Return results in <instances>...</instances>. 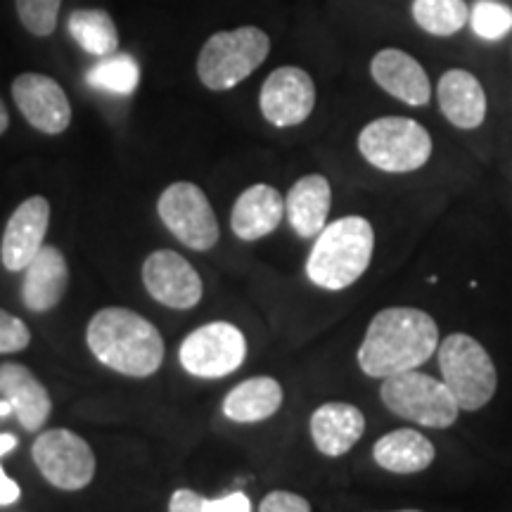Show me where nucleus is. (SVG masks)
I'll list each match as a JSON object with an SVG mask.
<instances>
[{
	"label": "nucleus",
	"instance_id": "nucleus-29",
	"mask_svg": "<svg viewBox=\"0 0 512 512\" xmlns=\"http://www.w3.org/2000/svg\"><path fill=\"white\" fill-rule=\"evenodd\" d=\"M31 342V332L22 318L0 309V354H17Z\"/></svg>",
	"mask_w": 512,
	"mask_h": 512
},
{
	"label": "nucleus",
	"instance_id": "nucleus-31",
	"mask_svg": "<svg viewBox=\"0 0 512 512\" xmlns=\"http://www.w3.org/2000/svg\"><path fill=\"white\" fill-rule=\"evenodd\" d=\"M15 446H17L15 434H10V432L0 434V458H3L5 453H10ZM19 496H22V489H19V484L12 482V479L8 477V472H5L3 465H0V505L17 503Z\"/></svg>",
	"mask_w": 512,
	"mask_h": 512
},
{
	"label": "nucleus",
	"instance_id": "nucleus-26",
	"mask_svg": "<svg viewBox=\"0 0 512 512\" xmlns=\"http://www.w3.org/2000/svg\"><path fill=\"white\" fill-rule=\"evenodd\" d=\"M140 64L131 55L114 53L100 57V62L88 72V83L102 93L131 95L138 88Z\"/></svg>",
	"mask_w": 512,
	"mask_h": 512
},
{
	"label": "nucleus",
	"instance_id": "nucleus-24",
	"mask_svg": "<svg viewBox=\"0 0 512 512\" xmlns=\"http://www.w3.org/2000/svg\"><path fill=\"white\" fill-rule=\"evenodd\" d=\"M69 34L79 46L93 57H110L119 50L117 24L112 15L100 8L72 10L67 19Z\"/></svg>",
	"mask_w": 512,
	"mask_h": 512
},
{
	"label": "nucleus",
	"instance_id": "nucleus-36",
	"mask_svg": "<svg viewBox=\"0 0 512 512\" xmlns=\"http://www.w3.org/2000/svg\"><path fill=\"white\" fill-rule=\"evenodd\" d=\"M396 512H422V510H396Z\"/></svg>",
	"mask_w": 512,
	"mask_h": 512
},
{
	"label": "nucleus",
	"instance_id": "nucleus-21",
	"mask_svg": "<svg viewBox=\"0 0 512 512\" xmlns=\"http://www.w3.org/2000/svg\"><path fill=\"white\" fill-rule=\"evenodd\" d=\"M332 207L330 181L320 174L302 176L285 197V216L299 238L309 240L328 226Z\"/></svg>",
	"mask_w": 512,
	"mask_h": 512
},
{
	"label": "nucleus",
	"instance_id": "nucleus-22",
	"mask_svg": "<svg viewBox=\"0 0 512 512\" xmlns=\"http://www.w3.org/2000/svg\"><path fill=\"white\" fill-rule=\"evenodd\" d=\"M437 458V448L418 430H394L375 441L373 460L394 475H418Z\"/></svg>",
	"mask_w": 512,
	"mask_h": 512
},
{
	"label": "nucleus",
	"instance_id": "nucleus-19",
	"mask_svg": "<svg viewBox=\"0 0 512 512\" xmlns=\"http://www.w3.org/2000/svg\"><path fill=\"white\" fill-rule=\"evenodd\" d=\"M285 200L273 185L256 183L247 188L233 204L230 228L240 240L254 242L271 235L283 223Z\"/></svg>",
	"mask_w": 512,
	"mask_h": 512
},
{
	"label": "nucleus",
	"instance_id": "nucleus-4",
	"mask_svg": "<svg viewBox=\"0 0 512 512\" xmlns=\"http://www.w3.org/2000/svg\"><path fill=\"white\" fill-rule=\"evenodd\" d=\"M271 53V38L259 27H238L209 36L197 55V76L209 91H230L252 76Z\"/></svg>",
	"mask_w": 512,
	"mask_h": 512
},
{
	"label": "nucleus",
	"instance_id": "nucleus-17",
	"mask_svg": "<svg viewBox=\"0 0 512 512\" xmlns=\"http://www.w3.org/2000/svg\"><path fill=\"white\" fill-rule=\"evenodd\" d=\"M0 396L10 401L19 425L27 432L43 430L53 411L48 389L22 363H0Z\"/></svg>",
	"mask_w": 512,
	"mask_h": 512
},
{
	"label": "nucleus",
	"instance_id": "nucleus-33",
	"mask_svg": "<svg viewBox=\"0 0 512 512\" xmlns=\"http://www.w3.org/2000/svg\"><path fill=\"white\" fill-rule=\"evenodd\" d=\"M211 512H252V503L245 494H230L216 501H209Z\"/></svg>",
	"mask_w": 512,
	"mask_h": 512
},
{
	"label": "nucleus",
	"instance_id": "nucleus-13",
	"mask_svg": "<svg viewBox=\"0 0 512 512\" xmlns=\"http://www.w3.org/2000/svg\"><path fill=\"white\" fill-rule=\"evenodd\" d=\"M12 98L22 117L46 136H60L72 124V105L53 76L19 74L12 81Z\"/></svg>",
	"mask_w": 512,
	"mask_h": 512
},
{
	"label": "nucleus",
	"instance_id": "nucleus-15",
	"mask_svg": "<svg viewBox=\"0 0 512 512\" xmlns=\"http://www.w3.org/2000/svg\"><path fill=\"white\" fill-rule=\"evenodd\" d=\"M377 86L411 107H425L432 100V83L425 67L399 48H384L370 62Z\"/></svg>",
	"mask_w": 512,
	"mask_h": 512
},
{
	"label": "nucleus",
	"instance_id": "nucleus-1",
	"mask_svg": "<svg viewBox=\"0 0 512 512\" xmlns=\"http://www.w3.org/2000/svg\"><path fill=\"white\" fill-rule=\"evenodd\" d=\"M437 347L439 328L430 313L413 306H389L370 320L356 358L368 377L384 380L425 366Z\"/></svg>",
	"mask_w": 512,
	"mask_h": 512
},
{
	"label": "nucleus",
	"instance_id": "nucleus-35",
	"mask_svg": "<svg viewBox=\"0 0 512 512\" xmlns=\"http://www.w3.org/2000/svg\"><path fill=\"white\" fill-rule=\"evenodd\" d=\"M10 413H15V411H12L10 401L8 399H0V415H3V418H5V415H10Z\"/></svg>",
	"mask_w": 512,
	"mask_h": 512
},
{
	"label": "nucleus",
	"instance_id": "nucleus-10",
	"mask_svg": "<svg viewBox=\"0 0 512 512\" xmlns=\"http://www.w3.org/2000/svg\"><path fill=\"white\" fill-rule=\"evenodd\" d=\"M181 366L202 380H219L235 373L247 358V339L233 323H207L183 339Z\"/></svg>",
	"mask_w": 512,
	"mask_h": 512
},
{
	"label": "nucleus",
	"instance_id": "nucleus-5",
	"mask_svg": "<svg viewBox=\"0 0 512 512\" xmlns=\"http://www.w3.org/2000/svg\"><path fill=\"white\" fill-rule=\"evenodd\" d=\"M437 361L444 384L456 396L460 411H479L494 399L498 389L494 358L475 337L465 332L448 335L437 347Z\"/></svg>",
	"mask_w": 512,
	"mask_h": 512
},
{
	"label": "nucleus",
	"instance_id": "nucleus-28",
	"mask_svg": "<svg viewBox=\"0 0 512 512\" xmlns=\"http://www.w3.org/2000/svg\"><path fill=\"white\" fill-rule=\"evenodd\" d=\"M17 17L31 36L46 38L55 31L62 0H15Z\"/></svg>",
	"mask_w": 512,
	"mask_h": 512
},
{
	"label": "nucleus",
	"instance_id": "nucleus-30",
	"mask_svg": "<svg viewBox=\"0 0 512 512\" xmlns=\"http://www.w3.org/2000/svg\"><path fill=\"white\" fill-rule=\"evenodd\" d=\"M259 512H311V503L292 491H271L261 501Z\"/></svg>",
	"mask_w": 512,
	"mask_h": 512
},
{
	"label": "nucleus",
	"instance_id": "nucleus-32",
	"mask_svg": "<svg viewBox=\"0 0 512 512\" xmlns=\"http://www.w3.org/2000/svg\"><path fill=\"white\" fill-rule=\"evenodd\" d=\"M169 512H211L209 501L192 489L174 491L169 501Z\"/></svg>",
	"mask_w": 512,
	"mask_h": 512
},
{
	"label": "nucleus",
	"instance_id": "nucleus-8",
	"mask_svg": "<svg viewBox=\"0 0 512 512\" xmlns=\"http://www.w3.org/2000/svg\"><path fill=\"white\" fill-rule=\"evenodd\" d=\"M159 219L174 238L195 252H209L219 242V219L200 185L171 183L157 202Z\"/></svg>",
	"mask_w": 512,
	"mask_h": 512
},
{
	"label": "nucleus",
	"instance_id": "nucleus-23",
	"mask_svg": "<svg viewBox=\"0 0 512 512\" xmlns=\"http://www.w3.org/2000/svg\"><path fill=\"white\" fill-rule=\"evenodd\" d=\"M283 387L273 377H249L235 384L223 399V415L240 425H254L273 418L283 406Z\"/></svg>",
	"mask_w": 512,
	"mask_h": 512
},
{
	"label": "nucleus",
	"instance_id": "nucleus-9",
	"mask_svg": "<svg viewBox=\"0 0 512 512\" xmlns=\"http://www.w3.org/2000/svg\"><path fill=\"white\" fill-rule=\"evenodd\" d=\"M31 458L48 484L62 491H81L95 477V453L72 430L41 432L31 446Z\"/></svg>",
	"mask_w": 512,
	"mask_h": 512
},
{
	"label": "nucleus",
	"instance_id": "nucleus-11",
	"mask_svg": "<svg viewBox=\"0 0 512 512\" xmlns=\"http://www.w3.org/2000/svg\"><path fill=\"white\" fill-rule=\"evenodd\" d=\"M259 107L268 124L278 128L304 124L316 107V83L299 67L273 69L261 86Z\"/></svg>",
	"mask_w": 512,
	"mask_h": 512
},
{
	"label": "nucleus",
	"instance_id": "nucleus-6",
	"mask_svg": "<svg viewBox=\"0 0 512 512\" xmlns=\"http://www.w3.org/2000/svg\"><path fill=\"white\" fill-rule=\"evenodd\" d=\"M432 136L408 117H380L358 133V152L384 174H411L430 162Z\"/></svg>",
	"mask_w": 512,
	"mask_h": 512
},
{
	"label": "nucleus",
	"instance_id": "nucleus-14",
	"mask_svg": "<svg viewBox=\"0 0 512 512\" xmlns=\"http://www.w3.org/2000/svg\"><path fill=\"white\" fill-rule=\"evenodd\" d=\"M50 226V202L46 197L34 195L12 211L0 242V261L5 271L19 273L31 264L41 252Z\"/></svg>",
	"mask_w": 512,
	"mask_h": 512
},
{
	"label": "nucleus",
	"instance_id": "nucleus-2",
	"mask_svg": "<svg viewBox=\"0 0 512 512\" xmlns=\"http://www.w3.org/2000/svg\"><path fill=\"white\" fill-rule=\"evenodd\" d=\"M91 354L126 377H150L164 363V339L150 320L124 306H107L86 330Z\"/></svg>",
	"mask_w": 512,
	"mask_h": 512
},
{
	"label": "nucleus",
	"instance_id": "nucleus-3",
	"mask_svg": "<svg viewBox=\"0 0 512 512\" xmlns=\"http://www.w3.org/2000/svg\"><path fill=\"white\" fill-rule=\"evenodd\" d=\"M375 252V230L363 216H344L316 235L306 275L320 290L339 292L368 271Z\"/></svg>",
	"mask_w": 512,
	"mask_h": 512
},
{
	"label": "nucleus",
	"instance_id": "nucleus-20",
	"mask_svg": "<svg viewBox=\"0 0 512 512\" xmlns=\"http://www.w3.org/2000/svg\"><path fill=\"white\" fill-rule=\"evenodd\" d=\"M437 100L441 114L456 128L472 131L486 119V93L482 81L467 69H448L439 79Z\"/></svg>",
	"mask_w": 512,
	"mask_h": 512
},
{
	"label": "nucleus",
	"instance_id": "nucleus-12",
	"mask_svg": "<svg viewBox=\"0 0 512 512\" xmlns=\"http://www.w3.org/2000/svg\"><path fill=\"white\" fill-rule=\"evenodd\" d=\"M143 285L155 302L169 309L188 311L202 302L204 285L200 273L171 249H157L143 264Z\"/></svg>",
	"mask_w": 512,
	"mask_h": 512
},
{
	"label": "nucleus",
	"instance_id": "nucleus-27",
	"mask_svg": "<svg viewBox=\"0 0 512 512\" xmlns=\"http://www.w3.org/2000/svg\"><path fill=\"white\" fill-rule=\"evenodd\" d=\"M470 24L484 41H501L512 31V10L498 0H477L470 10Z\"/></svg>",
	"mask_w": 512,
	"mask_h": 512
},
{
	"label": "nucleus",
	"instance_id": "nucleus-16",
	"mask_svg": "<svg viewBox=\"0 0 512 512\" xmlns=\"http://www.w3.org/2000/svg\"><path fill=\"white\" fill-rule=\"evenodd\" d=\"M309 430L313 446L323 456L339 458L349 453L366 434V415L354 403L330 401L313 411Z\"/></svg>",
	"mask_w": 512,
	"mask_h": 512
},
{
	"label": "nucleus",
	"instance_id": "nucleus-7",
	"mask_svg": "<svg viewBox=\"0 0 512 512\" xmlns=\"http://www.w3.org/2000/svg\"><path fill=\"white\" fill-rule=\"evenodd\" d=\"M380 399L394 415L430 430H446L456 425L460 413L456 396L444 380L420 373L418 368L384 377Z\"/></svg>",
	"mask_w": 512,
	"mask_h": 512
},
{
	"label": "nucleus",
	"instance_id": "nucleus-18",
	"mask_svg": "<svg viewBox=\"0 0 512 512\" xmlns=\"http://www.w3.org/2000/svg\"><path fill=\"white\" fill-rule=\"evenodd\" d=\"M69 290V264L55 245H43L24 268L22 302L29 311L46 313L62 302Z\"/></svg>",
	"mask_w": 512,
	"mask_h": 512
},
{
	"label": "nucleus",
	"instance_id": "nucleus-34",
	"mask_svg": "<svg viewBox=\"0 0 512 512\" xmlns=\"http://www.w3.org/2000/svg\"><path fill=\"white\" fill-rule=\"evenodd\" d=\"M8 126H10V114H8V107H5L3 98H0V136L8 131Z\"/></svg>",
	"mask_w": 512,
	"mask_h": 512
},
{
	"label": "nucleus",
	"instance_id": "nucleus-25",
	"mask_svg": "<svg viewBox=\"0 0 512 512\" xmlns=\"http://www.w3.org/2000/svg\"><path fill=\"white\" fill-rule=\"evenodd\" d=\"M411 12L422 31L439 38L458 34L470 22L465 0H413Z\"/></svg>",
	"mask_w": 512,
	"mask_h": 512
}]
</instances>
